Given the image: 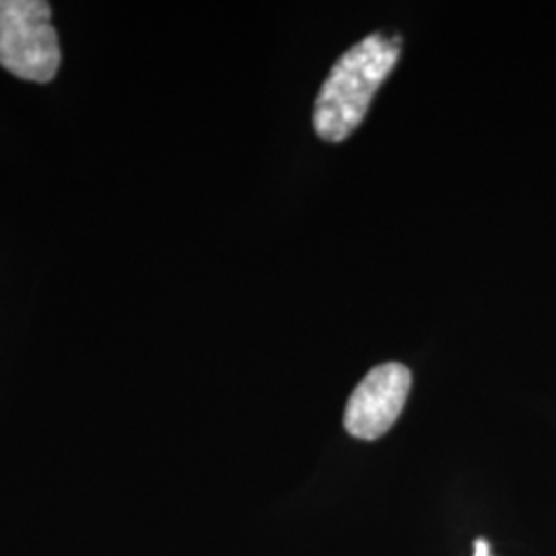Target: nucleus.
Segmentation results:
<instances>
[{"label": "nucleus", "instance_id": "nucleus-1", "mask_svg": "<svg viewBox=\"0 0 556 556\" xmlns=\"http://www.w3.org/2000/svg\"><path fill=\"white\" fill-rule=\"evenodd\" d=\"M400 56V38L371 34L344 52L314 103V128L326 142L349 139Z\"/></svg>", "mask_w": 556, "mask_h": 556}, {"label": "nucleus", "instance_id": "nucleus-2", "mask_svg": "<svg viewBox=\"0 0 556 556\" xmlns=\"http://www.w3.org/2000/svg\"><path fill=\"white\" fill-rule=\"evenodd\" d=\"M43 0H0V66L31 83H50L60 66L59 34Z\"/></svg>", "mask_w": 556, "mask_h": 556}, {"label": "nucleus", "instance_id": "nucleus-3", "mask_svg": "<svg viewBox=\"0 0 556 556\" xmlns=\"http://www.w3.org/2000/svg\"><path fill=\"white\" fill-rule=\"evenodd\" d=\"M413 386V376L402 363L374 367L346 402L344 429L353 438L374 441L396 422Z\"/></svg>", "mask_w": 556, "mask_h": 556}, {"label": "nucleus", "instance_id": "nucleus-4", "mask_svg": "<svg viewBox=\"0 0 556 556\" xmlns=\"http://www.w3.org/2000/svg\"><path fill=\"white\" fill-rule=\"evenodd\" d=\"M475 556H493L491 555V544L484 538L475 540Z\"/></svg>", "mask_w": 556, "mask_h": 556}]
</instances>
